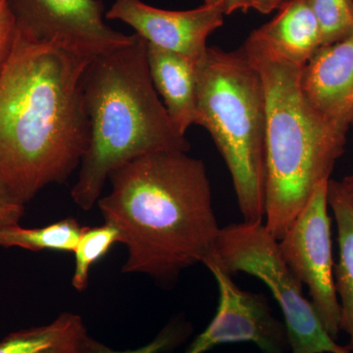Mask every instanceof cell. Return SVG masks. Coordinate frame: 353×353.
Segmentation results:
<instances>
[{"label":"cell","mask_w":353,"mask_h":353,"mask_svg":"<svg viewBox=\"0 0 353 353\" xmlns=\"http://www.w3.org/2000/svg\"><path fill=\"white\" fill-rule=\"evenodd\" d=\"M92 59L18 29L0 73V180L25 204L80 167L90 134L82 79Z\"/></svg>","instance_id":"1"},{"label":"cell","mask_w":353,"mask_h":353,"mask_svg":"<svg viewBox=\"0 0 353 353\" xmlns=\"http://www.w3.org/2000/svg\"><path fill=\"white\" fill-rule=\"evenodd\" d=\"M108 180L112 190L97 205L127 246L123 273L172 287L210 257L221 228L202 160L183 152L150 153L115 169Z\"/></svg>","instance_id":"2"},{"label":"cell","mask_w":353,"mask_h":353,"mask_svg":"<svg viewBox=\"0 0 353 353\" xmlns=\"http://www.w3.org/2000/svg\"><path fill=\"white\" fill-rule=\"evenodd\" d=\"M259 72L266 102L265 226L277 241L329 181L345 152L350 125L320 112L301 83L303 67L273 50L253 31L241 46Z\"/></svg>","instance_id":"3"},{"label":"cell","mask_w":353,"mask_h":353,"mask_svg":"<svg viewBox=\"0 0 353 353\" xmlns=\"http://www.w3.org/2000/svg\"><path fill=\"white\" fill-rule=\"evenodd\" d=\"M82 85L90 143L71 196L83 210L97 204L111 172L128 162L150 153L190 152L155 90L148 43L138 34L128 46L92 58Z\"/></svg>","instance_id":"4"},{"label":"cell","mask_w":353,"mask_h":353,"mask_svg":"<svg viewBox=\"0 0 353 353\" xmlns=\"http://www.w3.org/2000/svg\"><path fill=\"white\" fill-rule=\"evenodd\" d=\"M196 125L208 130L226 163L243 222L265 216L266 102L245 52L209 48L196 64Z\"/></svg>","instance_id":"5"},{"label":"cell","mask_w":353,"mask_h":353,"mask_svg":"<svg viewBox=\"0 0 353 353\" xmlns=\"http://www.w3.org/2000/svg\"><path fill=\"white\" fill-rule=\"evenodd\" d=\"M203 265H214L232 277L248 274L269 288L284 315L290 353H352L324 328L310 299L303 294V285L285 263L278 241L263 222L221 228Z\"/></svg>","instance_id":"6"},{"label":"cell","mask_w":353,"mask_h":353,"mask_svg":"<svg viewBox=\"0 0 353 353\" xmlns=\"http://www.w3.org/2000/svg\"><path fill=\"white\" fill-rule=\"evenodd\" d=\"M328 183L325 181L316 185L278 245L294 277L307 287L311 304L323 326L336 341L341 332V310L334 284Z\"/></svg>","instance_id":"7"},{"label":"cell","mask_w":353,"mask_h":353,"mask_svg":"<svg viewBox=\"0 0 353 353\" xmlns=\"http://www.w3.org/2000/svg\"><path fill=\"white\" fill-rule=\"evenodd\" d=\"M18 29L36 41L94 58L128 46L132 36L109 27L102 0H8Z\"/></svg>","instance_id":"8"},{"label":"cell","mask_w":353,"mask_h":353,"mask_svg":"<svg viewBox=\"0 0 353 353\" xmlns=\"http://www.w3.org/2000/svg\"><path fill=\"white\" fill-rule=\"evenodd\" d=\"M206 268L214 276L219 301L213 319L183 353H206L219 345L253 343L263 353L290 352L284 322L273 314L268 299L234 284L232 276L214 265Z\"/></svg>","instance_id":"9"},{"label":"cell","mask_w":353,"mask_h":353,"mask_svg":"<svg viewBox=\"0 0 353 353\" xmlns=\"http://www.w3.org/2000/svg\"><path fill=\"white\" fill-rule=\"evenodd\" d=\"M224 15L225 3L171 11L141 0H115L105 18L129 25L150 46L178 53L197 64L208 50V37L224 23Z\"/></svg>","instance_id":"10"},{"label":"cell","mask_w":353,"mask_h":353,"mask_svg":"<svg viewBox=\"0 0 353 353\" xmlns=\"http://www.w3.org/2000/svg\"><path fill=\"white\" fill-rule=\"evenodd\" d=\"M301 83L320 112L353 124V36L321 46L305 64Z\"/></svg>","instance_id":"11"},{"label":"cell","mask_w":353,"mask_h":353,"mask_svg":"<svg viewBox=\"0 0 353 353\" xmlns=\"http://www.w3.org/2000/svg\"><path fill=\"white\" fill-rule=\"evenodd\" d=\"M150 77L161 95L174 126L185 136L196 119V64L190 59L148 43Z\"/></svg>","instance_id":"12"},{"label":"cell","mask_w":353,"mask_h":353,"mask_svg":"<svg viewBox=\"0 0 353 353\" xmlns=\"http://www.w3.org/2000/svg\"><path fill=\"white\" fill-rule=\"evenodd\" d=\"M254 31L282 57L303 66L322 46L310 0H288L270 22Z\"/></svg>","instance_id":"13"},{"label":"cell","mask_w":353,"mask_h":353,"mask_svg":"<svg viewBox=\"0 0 353 353\" xmlns=\"http://www.w3.org/2000/svg\"><path fill=\"white\" fill-rule=\"evenodd\" d=\"M90 339L82 317L65 312L50 324L8 334L0 353H87Z\"/></svg>","instance_id":"14"},{"label":"cell","mask_w":353,"mask_h":353,"mask_svg":"<svg viewBox=\"0 0 353 353\" xmlns=\"http://www.w3.org/2000/svg\"><path fill=\"white\" fill-rule=\"evenodd\" d=\"M328 202L336 220L340 248V259L334 266V284L341 304V331L350 338L347 347L353 353V205L340 182L331 179Z\"/></svg>","instance_id":"15"},{"label":"cell","mask_w":353,"mask_h":353,"mask_svg":"<svg viewBox=\"0 0 353 353\" xmlns=\"http://www.w3.org/2000/svg\"><path fill=\"white\" fill-rule=\"evenodd\" d=\"M83 229L74 218L36 229H25L16 225L0 231V246L20 248L34 252L51 250L73 253Z\"/></svg>","instance_id":"16"},{"label":"cell","mask_w":353,"mask_h":353,"mask_svg":"<svg viewBox=\"0 0 353 353\" xmlns=\"http://www.w3.org/2000/svg\"><path fill=\"white\" fill-rule=\"evenodd\" d=\"M122 241L119 230L112 223L104 222L97 227H83L74 255V269L72 285L78 292L87 290L90 270L92 265L103 259L115 243Z\"/></svg>","instance_id":"17"},{"label":"cell","mask_w":353,"mask_h":353,"mask_svg":"<svg viewBox=\"0 0 353 353\" xmlns=\"http://www.w3.org/2000/svg\"><path fill=\"white\" fill-rule=\"evenodd\" d=\"M321 34L322 46L353 36V0H310Z\"/></svg>","instance_id":"18"},{"label":"cell","mask_w":353,"mask_h":353,"mask_svg":"<svg viewBox=\"0 0 353 353\" xmlns=\"http://www.w3.org/2000/svg\"><path fill=\"white\" fill-rule=\"evenodd\" d=\"M192 325L183 318H175L169 322L148 345L136 350H114L103 343L90 339L87 353H167L180 347L192 334Z\"/></svg>","instance_id":"19"},{"label":"cell","mask_w":353,"mask_h":353,"mask_svg":"<svg viewBox=\"0 0 353 353\" xmlns=\"http://www.w3.org/2000/svg\"><path fill=\"white\" fill-rule=\"evenodd\" d=\"M18 26L8 0H0V73L12 54Z\"/></svg>","instance_id":"20"},{"label":"cell","mask_w":353,"mask_h":353,"mask_svg":"<svg viewBox=\"0 0 353 353\" xmlns=\"http://www.w3.org/2000/svg\"><path fill=\"white\" fill-rule=\"evenodd\" d=\"M24 212V202L14 196L6 183L0 180V231L19 225Z\"/></svg>","instance_id":"21"},{"label":"cell","mask_w":353,"mask_h":353,"mask_svg":"<svg viewBox=\"0 0 353 353\" xmlns=\"http://www.w3.org/2000/svg\"><path fill=\"white\" fill-rule=\"evenodd\" d=\"M288 0H241L239 10L248 11L254 9L262 14H269L280 9Z\"/></svg>","instance_id":"22"},{"label":"cell","mask_w":353,"mask_h":353,"mask_svg":"<svg viewBox=\"0 0 353 353\" xmlns=\"http://www.w3.org/2000/svg\"><path fill=\"white\" fill-rule=\"evenodd\" d=\"M341 190L345 192V196L350 199L353 205V174L345 176L341 182H340Z\"/></svg>","instance_id":"23"},{"label":"cell","mask_w":353,"mask_h":353,"mask_svg":"<svg viewBox=\"0 0 353 353\" xmlns=\"http://www.w3.org/2000/svg\"><path fill=\"white\" fill-rule=\"evenodd\" d=\"M241 0H226L225 1V15H230L239 10Z\"/></svg>","instance_id":"24"},{"label":"cell","mask_w":353,"mask_h":353,"mask_svg":"<svg viewBox=\"0 0 353 353\" xmlns=\"http://www.w3.org/2000/svg\"><path fill=\"white\" fill-rule=\"evenodd\" d=\"M226 0H204V4L206 6H215V4L225 3Z\"/></svg>","instance_id":"25"},{"label":"cell","mask_w":353,"mask_h":353,"mask_svg":"<svg viewBox=\"0 0 353 353\" xmlns=\"http://www.w3.org/2000/svg\"><path fill=\"white\" fill-rule=\"evenodd\" d=\"M350 104H352V105L353 106V94L352 99H350Z\"/></svg>","instance_id":"26"},{"label":"cell","mask_w":353,"mask_h":353,"mask_svg":"<svg viewBox=\"0 0 353 353\" xmlns=\"http://www.w3.org/2000/svg\"><path fill=\"white\" fill-rule=\"evenodd\" d=\"M248 353H252V352H248Z\"/></svg>","instance_id":"27"}]
</instances>
